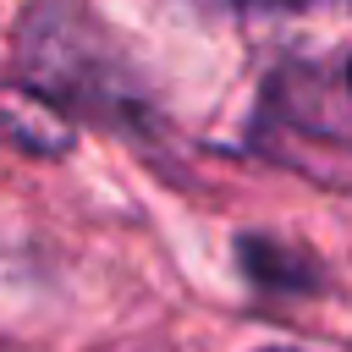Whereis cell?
Instances as JSON below:
<instances>
[{"label": "cell", "instance_id": "6da1fadb", "mask_svg": "<svg viewBox=\"0 0 352 352\" xmlns=\"http://www.w3.org/2000/svg\"><path fill=\"white\" fill-rule=\"evenodd\" d=\"M346 82H352V60H346Z\"/></svg>", "mask_w": 352, "mask_h": 352}, {"label": "cell", "instance_id": "7a4b0ae2", "mask_svg": "<svg viewBox=\"0 0 352 352\" xmlns=\"http://www.w3.org/2000/svg\"><path fill=\"white\" fill-rule=\"evenodd\" d=\"M275 352H280V346H275Z\"/></svg>", "mask_w": 352, "mask_h": 352}]
</instances>
